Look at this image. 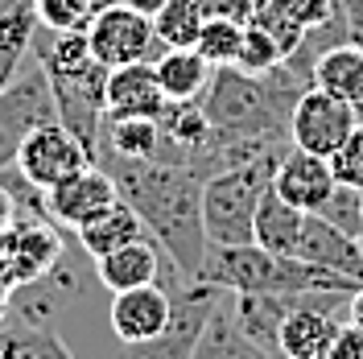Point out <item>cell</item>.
I'll return each instance as SVG.
<instances>
[{
	"label": "cell",
	"instance_id": "obj_30",
	"mask_svg": "<svg viewBox=\"0 0 363 359\" xmlns=\"http://www.w3.org/2000/svg\"><path fill=\"white\" fill-rule=\"evenodd\" d=\"M104 4L112 0H33V13L42 29H87Z\"/></svg>",
	"mask_w": 363,
	"mask_h": 359
},
{
	"label": "cell",
	"instance_id": "obj_27",
	"mask_svg": "<svg viewBox=\"0 0 363 359\" xmlns=\"http://www.w3.org/2000/svg\"><path fill=\"white\" fill-rule=\"evenodd\" d=\"M203 9L194 0H165L157 17H153V33L161 38L165 50H194L199 33H203Z\"/></svg>",
	"mask_w": 363,
	"mask_h": 359
},
{
	"label": "cell",
	"instance_id": "obj_10",
	"mask_svg": "<svg viewBox=\"0 0 363 359\" xmlns=\"http://www.w3.org/2000/svg\"><path fill=\"white\" fill-rule=\"evenodd\" d=\"M42 199H45V215H50L54 223L79 231V227L91 223L99 211H108V206L120 199V190H116L112 174H108L104 165H83V170L67 174L62 182H54L50 190H42Z\"/></svg>",
	"mask_w": 363,
	"mask_h": 359
},
{
	"label": "cell",
	"instance_id": "obj_12",
	"mask_svg": "<svg viewBox=\"0 0 363 359\" xmlns=\"http://www.w3.org/2000/svg\"><path fill=\"white\" fill-rule=\"evenodd\" d=\"M272 190L297 211L322 215L330 206V199L339 194V178L330 170V158H318V153H306V149H289L272 170Z\"/></svg>",
	"mask_w": 363,
	"mask_h": 359
},
{
	"label": "cell",
	"instance_id": "obj_3",
	"mask_svg": "<svg viewBox=\"0 0 363 359\" xmlns=\"http://www.w3.org/2000/svg\"><path fill=\"white\" fill-rule=\"evenodd\" d=\"M281 158H260L219 170L203 182V231L211 248L256 244V211L272 186V170Z\"/></svg>",
	"mask_w": 363,
	"mask_h": 359
},
{
	"label": "cell",
	"instance_id": "obj_25",
	"mask_svg": "<svg viewBox=\"0 0 363 359\" xmlns=\"http://www.w3.org/2000/svg\"><path fill=\"white\" fill-rule=\"evenodd\" d=\"M0 359H74L62 335L45 322H4L0 326Z\"/></svg>",
	"mask_w": 363,
	"mask_h": 359
},
{
	"label": "cell",
	"instance_id": "obj_18",
	"mask_svg": "<svg viewBox=\"0 0 363 359\" xmlns=\"http://www.w3.org/2000/svg\"><path fill=\"white\" fill-rule=\"evenodd\" d=\"M294 297L297 293H235L231 297V318L252 343H260L264 351L281 359V322L289 314Z\"/></svg>",
	"mask_w": 363,
	"mask_h": 359
},
{
	"label": "cell",
	"instance_id": "obj_32",
	"mask_svg": "<svg viewBox=\"0 0 363 359\" xmlns=\"http://www.w3.org/2000/svg\"><path fill=\"white\" fill-rule=\"evenodd\" d=\"M318 359H363V331L355 322H342L335 331V338H330V347Z\"/></svg>",
	"mask_w": 363,
	"mask_h": 359
},
{
	"label": "cell",
	"instance_id": "obj_31",
	"mask_svg": "<svg viewBox=\"0 0 363 359\" xmlns=\"http://www.w3.org/2000/svg\"><path fill=\"white\" fill-rule=\"evenodd\" d=\"M330 170H335L339 186L363 190V120H359V128L347 136V145H342L339 153L330 158Z\"/></svg>",
	"mask_w": 363,
	"mask_h": 359
},
{
	"label": "cell",
	"instance_id": "obj_38",
	"mask_svg": "<svg viewBox=\"0 0 363 359\" xmlns=\"http://www.w3.org/2000/svg\"><path fill=\"white\" fill-rule=\"evenodd\" d=\"M359 206H363V190H359Z\"/></svg>",
	"mask_w": 363,
	"mask_h": 359
},
{
	"label": "cell",
	"instance_id": "obj_24",
	"mask_svg": "<svg viewBox=\"0 0 363 359\" xmlns=\"http://www.w3.org/2000/svg\"><path fill=\"white\" fill-rule=\"evenodd\" d=\"M301 223H306V211L289 206V202L269 186L264 199H260V211H256V244L277 252V256H294Z\"/></svg>",
	"mask_w": 363,
	"mask_h": 359
},
{
	"label": "cell",
	"instance_id": "obj_14",
	"mask_svg": "<svg viewBox=\"0 0 363 359\" xmlns=\"http://www.w3.org/2000/svg\"><path fill=\"white\" fill-rule=\"evenodd\" d=\"M174 310V297H169V281H153V285H140V289H124L112 293V335L120 343H145L165 331Z\"/></svg>",
	"mask_w": 363,
	"mask_h": 359
},
{
	"label": "cell",
	"instance_id": "obj_17",
	"mask_svg": "<svg viewBox=\"0 0 363 359\" xmlns=\"http://www.w3.org/2000/svg\"><path fill=\"white\" fill-rule=\"evenodd\" d=\"M95 277H99L104 289H112V293L153 285V281H161V244L149 236V240L116 248V252L95 260Z\"/></svg>",
	"mask_w": 363,
	"mask_h": 359
},
{
	"label": "cell",
	"instance_id": "obj_37",
	"mask_svg": "<svg viewBox=\"0 0 363 359\" xmlns=\"http://www.w3.org/2000/svg\"><path fill=\"white\" fill-rule=\"evenodd\" d=\"M359 42H363V13H359Z\"/></svg>",
	"mask_w": 363,
	"mask_h": 359
},
{
	"label": "cell",
	"instance_id": "obj_23",
	"mask_svg": "<svg viewBox=\"0 0 363 359\" xmlns=\"http://www.w3.org/2000/svg\"><path fill=\"white\" fill-rule=\"evenodd\" d=\"M153 70H157V83L169 104L199 99L206 91V83H211V74H215V67L206 62L199 50H165L153 62Z\"/></svg>",
	"mask_w": 363,
	"mask_h": 359
},
{
	"label": "cell",
	"instance_id": "obj_13",
	"mask_svg": "<svg viewBox=\"0 0 363 359\" xmlns=\"http://www.w3.org/2000/svg\"><path fill=\"white\" fill-rule=\"evenodd\" d=\"M62 260V231L45 215H25L21 223L9 231V269H4V285L17 289L29 281H42L45 272Z\"/></svg>",
	"mask_w": 363,
	"mask_h": 359
},
{
	"label": "cell",
	"instance_id": "obj_1",
	"mask_svg": "<svg viewBox=\"0 0 363 359\" xmlns=\"http://www.w3.org/2000/svg\"><path fill=\"white\" fill-rule=\"evenodd\" d=\"M112 174L120 199L145 219L149 236L161 244L169 265L182 281H199L206 265V231H203V178L186 165L169 161H128V158H99Z\"/></svg>",
	"mask_w": 363,
	"mask_h": 359
},
{
	"label": "cell",
	"instance_id": "obj_34",
	"mask_svg": "<svg viewBox=\"0 0 363 359\" xmlns=\"http://www.w3.org/2000/svg\"><path fill=\"white\" fill-rule=\"evenodd\" d=\"M21 182H4V178H0V236L25 219V215H21Z\"/></svg>",
	"mask_w": 363,
	"mask_h": 359
},
{
	"label": "cell",
	"instance_id": "obj_16",
	"mask_svg": "<svg viewBox=\"0 0 363 359\" xmlns=\"http://www.w3.org/2000/svg\"><path fill=\"white\" fill-rule=\"evenodd\" d=\"M165 91L157 83L153 62H133V67L108 70V116L124 120V116H153L165 112Z\"/></svg>",
	"mask_w": 363,
	"mask_h": 359
},
{
	"label": "cell",
	"instance_id": "obj_29",
	"mask_svg": "<svg viewBox=\"0 0 363 359\" xmlns=\"http://www.w3.org/2000/svg\"><path fill=\"white\" fill-rule=\"evenodd\" d=\"M289 54H285V45L272 38L264 25L248 21L244 25V45H240V58H235V67L248 70V74H269L285 62Z\"/></svg>",
	"mask_w": 363,
	"mask_h": 359
},
{
	"label": "cell",
	"instance_id": "obj_7",
	"mask_svg": "<svg viewBox=\"0 0 363 359\" xmlns=\"http://www.w3.org/2000/svg\"><path fill=\"white\" fill-rule=\"evenodd\" d=\"M359 108H351L347 99L322 87H306L289 112V145L318 158H335L347 145V136L359 128Z\"/></svg>",
	"mask_w": 363,
	"mask_h": 359
},
{
	"label": "cell",
	"instance_id": "obj_36",
	"mask_svg": "<svg viewBox=\"0 0 363 359\" xmlns=\"http://www.w3.org/2000/svg\"><path fill=\"white\" fill-rule=\"evenodd\" d=\"M347 310H351V318H347V322H355V326L363 331V285L347 297Z\"/></svg>",
	"mask_w": 363,
	"mask_h": 359
},
{
	"label": "cell",
	"instance_id": "obj_21",
	"mask_svg": "<svg viewBox=\"0 0 363 359\" xmlns=\"http://www.w3.org/2000/svg\"><path fill=\"white\" fill-rule=\"evenodd\" d=\"M38 13L33 0H0V91L21 74V58L33 50L38 33Z\"/></svg>",
	"mask_w": 363,
	"mask_h": 359
},
{
	"label": "cell",
	"instance_id": "obj_15",
	"mask_svg": "<svg viewBox=\"0 0 363 359\" xmlns=\"http://www.w3.org/2000/svg\"><path fill=\"white\" fill-rule=\"evenodd\" d=\"M294 256L310 260V265H322L330 272H342V277L363 285V240L342 231L339 223H330L326 215H306Z\"/></svg>",
	"mask_w": 363,
	"mask_h": 359
},
{
	"label": "cell",
	"instance_id": "obj_19",
	"mask_svg": "<svg viewBox=\"0 0 363 359\" xmlns=\"http://www.w3.org/2000/svg\"><path fill=\"white\" fill-rule=\"evenodd\" d=\"M310 87L339 95L363 116V42H342L322 50L314 58V70H310Z\"/></svg>",
	"mask_w": 363,
	"mask_h": 359
},
{
	"label": "cell",
	"instance_id": "obj_22",
	"mask_svg": "<svg viewBox=\"0 0 363 359\" xmlns=\"http://www.w3.org/2000/svg\"><path fill=\"white\" fill-rule=\"evenodd\" d=\"M128 158V161H157L161 153V120L153 116H124V120H104V140L99 158Z\"/></svg>",
	"mask_w": 363,
	"mask_h": 359
},
{
	"label": "cell",
	"instance_id": "obj_33",
	"mask_svg": "<svg viewBox=\"0 0 363 359\" xmlns=\"http://www.w3.org/2000/svg\"><path fill=\"white\" fill-rule=\"evenodd\" d=\"M203 9V17H227V21L248 25L256 13V0H194Z\"/></svg>",
	"mask_w": 363,
	"mask_h": 359
},
{
	"label": "cell",
	"instance_id": "obj_8",
	"mask_svg": "<svg viewBox=\"0 0 363 359\" xmlns=\"http://www.w3.org/2000/svg\"><path fill=\"white\" fill-rule=\"evenodd\" d=\"M50 120H58V108H54V91H50V79L42 67L17 74L0 91V174L17 170V153H21L25 136Z\"/></svg>",
	"mask_w": 363,
	"mask_h": 359
},
{
	"label": "cell",
	"instance_id": "obj_6",
	"mask_svg": "<svg viewBox=\"0 0 363 359\" xmlns=\"http://www.w3.org/2000/svg\"><path fill=\"white\" fill-rule=\"evenodd\" d=\"M87 42L99 67H133V62H157L165 54L161 38L153 33V17L133 13L124 4H104L95 13V21L87 25Z\"/></svg>",
	"mask_w": 363,
	"mask_h": 359
},
{
	"label": "cell",
	"instance_id": "obj_11",
	"mask_svg": "<svg viewBox=\"0 0 363 359\" xmlns=\"http://www.w3.org/2000/svg\"><path fill=\"white\" fill-rule=\"evenodd\" d=\"M342 293H297L289 314L281 322V359H318L342 322L335 318V306Z\"/></svg>",
	"mask_w": 363,
	"mask_h": 359
},
{
	"label": "cell",
	"instance_id": "obj_4",
	"mask_svg": "<svg viewBox=\"0 0 363 359\" xmlns=\"http://www.w3.org/2000/svg\"><path fill=\"white\" fill-rule=\"evenodd\" d=\"M169 297H174V310L165 331L145 343H124L120 359H199V343L215 306H219V285L211 281H182L174 272L169 281Z\"/></svg>",
	"mask_w": 363,
	"mask_h": 359
},
{
	"label": "cell",
	"instance_id": "obj_28",
	"mask_svg": "<svg viewBox=\"0 0 363 359\" xmlns=\"http://www.w3.org/2000/svg\"><path fill=\"white\" fill-rule=\"evenodd\" d=\"M240 45H244V25H240V21H227V17H206L194 50L203 54L211 67H235Z\"/></svg>",
	"mask_w": 363,
	"mask_h": 359
},
{
	"label": "cell",
	"instance_id": "obj_5",
	"mask_svg": "<svg viewBox=\"0 0 363 359\" xmlns=\"http://www.w3.org/2000/svg\"><path fill=\"white\" fill-rule=\"evenodd\" d=\"M45 79L54 91L58 124L87 149L91 161H99V140H104V120H108V67L87 62L79 70L45 74Z\"/></svg>",
	"mask_w": 363,
	"mask_h": 359
},
{
	"label": "cell",
	"instance_id": "obj_20",
	"mask_svg": "<svg viewBox=\"0 0 363 359\" xmlns=\"http://www.w3.org/2000/svg\"><path fill=\"white\" fill-rule=\"evenodd\" d=\"M136 240H149V227L124 199H116L108 211H99L91 223L79 227V244L87 248L91 260H99V256H108L124 244H136Z\"/></svg>",
	"mask_w": 363,
	"mask_h": 359
},
{
	"label": "cell",
	"instance_id": "obj_2",
	"mask_svg": "<svg viewBox=\"0 0 363 359\" xmlns=\"http://www.w3.org/2000/svg\"><path fill=\"white\" fill-rule=\"evenodd\" d=\"M199 281H211L231 293H342V297H351L359 289V281H351L342 272L310 265L301 256H277L260 244L211 248Z\"/></svg>",
	"mask_w": 363,
	"mask_h": 359
},
{
	"label": "cell",
	"instance_id": "obj_9",
	"mask_svg": "<svg viewBox=\"0 0 363 359\" xmlns=\"http://www.w3.org/2000/svg\"><path fill=\"white\" fill-rule=\"evenodd\" d=\"M83 165H99V161H91L87 149H83L58 120L33 128V133L25 136L21 153H17V174H21L29 186H38V190H50L54 182H62L67 174L83 170Z\"/></svg>",
	"mask_w": 363,
	"mask_h": 359
},
{
	"label": "cell",
	"instance_id": "obj_35",
	"mask_svg": "<svg viewBox=\"0 0 363 359\" xmlns=\"http://www.w3.org/2000/svg\"><path fill=\"white\" fill-rule=\"evenodd\" d=\"M116 4H124L133 13H145V17H157L161 9H165V0H116Z\"/></svg>",
	"mask_w": 363,
	"mask_h": 359
},
{
	"label": "cell",
	"instance_id": "obj_26",
	"mask_svg": "<svg viewBox=\"0 0 363 359\" xmlns=\"http://www.w3.org/2000/svg\"><path fill=\"white\" fill-rule=\"evenodd\" d=\"M199 359H277V355L264 351L260 343H252V338L235 326L231 306L219 302V306H215V314H211V322H206V331H203Z\"/></svg>",
	"mask_w": 363,
	"mask_h": 359
}]
</instances>
